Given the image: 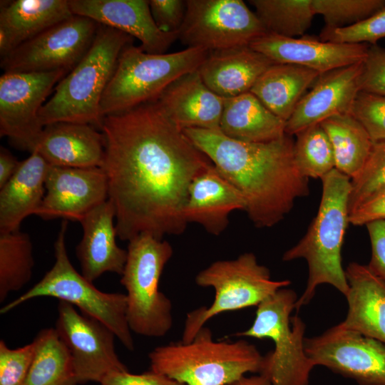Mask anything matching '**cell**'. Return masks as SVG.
Returning a JSON list of instances; mask_svg holds the SVG:
<instances>
[{
  "mask_svg": "<svg viewBox=\"0 0 385 385\" xmlns=\"http://www.w3.org/2000/svg\"><path fill=\"white\" fill-rule=\"evenodd\" d=\"M36 354L24 385H77L69 352L55 328L41 330Z\"/></svg>",
  "mask_w": 385,
  "mask_h": 385,
  "instance_id": "obj_31",
  "label": "cell"
},
{
  "mask_svg": "<svg viewBox=\"0 0 385 385\" xmlns=\"http://www.w3.org/2000/svg\"><path fill=\"white\" fill-rule=\"evenodd\" d=\"M376 220H385V189L366 200L349 214V223L361 226Z\"/></svg>",
  "mask_w": 385,
  "mask_h": 385,
  "instance_id": "obj_44",
  "label": "cell"
},
{
  "mask_svg": "<svg viewBox=\"0 0 385 385\" xmlns=\"http://www.w3.org/2000/svg\"><path fill=\"white\" fill-rule=\"evenodd\" d=\"M73 15L68 0H15L1 2V59L22 43Z\"/></svg>",
  "mask_w": 385,
  "mask_h": 385,
  "instance_id": "obj_26",
  "label": "cell"
},
{
  "mask_svg": "<svg viewBox=\"0 0 385 385\" xmlns=\"http://www.w3.org/2000/svg\"><path fill=\"white\" fill-rule=\"evenodd\" d=\"M316 14L327 28H342L362 21L385 8V0H312Z\"/></svg>",
  "mask_w": 385,
  "mask_h": 385,
  "instance_id": "obj_35",
  "label": "cell"
},
{
  "mask_svg": "<svg viewBox=\"0 0 385 385\" xmlns=\"http://www.w3.org/2000/svg\"><path fill=\"white\" fill-rule=\"evenodd\" d=\"M48 168L45 159L34 151L0 188V233L20 230L26 217L36 215L46 192Z\"/></svg>",
  "mask_w": 385,
  "mask_h": 385,
  "instance_id": "obj_27",
  "label": "cell"
},
{
  "mask_svg": "<svg viewBox=\"0 0 385 385\" xmlns=\"http://www.w3.org/2000/svg\"><path fill=\"white\" fill-rule=\"evenodd\" d=\"M321 180L322 192L316 216L303 237L282 256L284 262L302 258L308 265L306 287L295 304L297 311L310 302L321 284H330L344 296L349 289L342 249L349 223L351 178L334 168Z\"/></svg>",
  "mask_w": 385,
  "mask_h": 385,
  "instance_id": "obj_3",
  "label": "cell"
},
{
  "mask_svg": "<svg viewBox=\"0 0 385 385\" xmlns=\"http://www.w3.org/2000/svg\"><path fill=\"white\" fill-rule=\"evenodd\" d=\"M297 299L293 289H279L257 306L252 325L237 334L274 342L258 373L272 385H309L315 366L305 351V323L297 315L291 316Z\"/></svg>",
  "mask_w": 385,
  "mask_h": 385,
  "instance_id": "obj_9",
  "label": "cell"
},
{
  "mask_svg": "<svg viewBox=\"0 0 385 385\" xmlns=\"http://www.w3.org/2000/svg\"><path fill=\"white\" fill-rule=\"evenodd\" d=\"M250 46L274 63L302 66L320 74L363 62L369 46L366 43H339L319 37H285L266 33Z\"/></svg>",
  "mask_w": 385,
  "mask_h": 385,
  "instance_id": "obj_17",
  "label": "cell"
},
{
  "mask_svg": "<svg viewBox=\"0 0 385 385\" xmlns=\"http://www.w3.org/2000/svg\"><path fill=\"white\" fill-rule=\"evenodd\" d=\"M228 385H272L264 375L258 374L251 376H244Z\"/></svg>",
  "mask_w": 385,
  "mask_h": 385,
  "instance_id": "obj_46",
  "label": "cell"
},
{
  "mask_svg": "<svg viewBox=\"0 0 385 385\" xmlns=\"http://www.w3.org/2000/svg\"><path fill=\"white\" fill-rule=\"evenodd\" d=\"M350 114L364 128L373 143L385 141V96L360 91Z\"/></svg>",
  "mask_w": 385,
  "mask_h": 385,
  "instance_id": "obj_38",
  "label": "cell"
},
{
  "mask_svg": "<svg viewBox=\"0 0 385 385\" xmlns=\"http://www.w3.org/2000/svg\"><path fill=\"white\" fill-rule=\"evenodd\" d=\"M46 192L36 215L44 220L63 218L80 222L108 200V185L102 168L49 165Z\"/></svg>",
  "mask_w": 385,
  "mask_h": 385,
  "instance_id": "obj_16",
  "label": "cell"
},
{
  "mask_svg": "<svg viewBox=\"0 0 385 385\" xmlns=\"http://www.w3.org/2000/svg\"><path fill=\"white\" fill-rule=\"evenodd\" d=\"M319 75L317 71L302 66L274 63L259 77L250 92L286 122L307 89L313 86Z\"/></svg>",
  "mask_w": 385,
  "mask_h": 385,
  "instance_id": "obj_29",
  "label": "cell"
},
{
  "mask_svg": "<svg viewBox=\"0 0 385 385\" xmlns=\"http://www.w3.org/2000/svg\"><path fill=\"white\" fill-rule=\"evenodd\" d=\"M245 210L241 193L212 163L190 184L184 217L188 223L199 224L219 235L227 227L230 213Z\"/></svg>",
  "mask_w": 385,
  "mask_h": 385,
  "instance_id": "obj_22",
  "label": "cell"
},
{
  "mask_svg": "<svg viewBox=\"0 0 385 385\" xmlns=\"http://www.w3.org/2000/svg\"><path fill=\"white\" fill-rule=\"evenodd\" d=\"M385 189V141L373 143L361 171L351 179L349 214L371 197Z\"/></svg>",
  "mask_w": 385,
  "mask_h": 385,
  "instance_id": "obj_36",
  "label": "cell"
},
{
  "mask_svg": "<svg viewBox=\"0 0 385 385\" xmlns=\"http://www.w3.org/2000/svg\"><path fill=\"white\" fill-rule=\"evenodd\" d=\"M133 37L99 24L93 41L79 63L55 86L41 107L38 118L45 125L72 122L101 128V103L123 48Z\"/></svg>",
  "mask_w": 385,
  "mask_h": 385,
  "instance_id": "obj_4",
  "label": "cell"
},
{
  "mask_svg": "<svg viewBox=\"0 0 385 385\" xmlns=\"http://www.w3.org/2000/svg\"><path fill=\"white\" fill-rule=\"evenodd\" d=\"M149 6L159 29L165 32H178L185 19L186 1L150 0Z\"/></svg>",
  "mask_w": 385,
  "mask_h": 385,
  "instance_id": "obj_41",
  "label": "cell"
},
{
  "mask_svg": "<svg viewBox=\"0 0 385 385\" xmlns=\"http://www.w3.org/2000/svg\"><path fill=\"white\" fill-rule=\"evenodd\" d=\"M67 228L68 220H63L53 245V267L29 290L1 307L0 313L6 314L36 297L57 298L104 324L127 349L134 350V341L127 321L126 294L102 292L76 270L67 252Z\"/></svg>",
  "mask_w": 385,
  "mask_h": 385,
  "instance_id": "obj_6",
  "label": "cell"
},
{
  "mask_svg": "<svg viewBox=\"0 0 385 385\" xmlns=\"http://www.w3.org/2000/svg\"><path fill=\"white\" fill-rule=\"evenodd\" d=\"M55 329L69 352L78 384L100 383L110 373L128 370L115 351L113 332L73 305L59 301Z\"/></svg>",
  "mask_w": 385,
  "mask_h": 385,
  "instance_id": "obj_15",
  "label": "cell"
},
{
  "mask_svg": "<svg viewBox=\"0 0 385 385\" xmlns=\"http://www.w3.org/2000/svg\"><path fill=\"white\" fill-rule=\"evenodd\" d=\"M360 91L385 96V48L369 46L363 61Z\"/></svg>",
  "mask_w": 385,
  "mask_h": 385,
  "instance_id": "obj_40",
  "label": "cell"
},
{
  "mask_svg": "<svg viewBox=\"0 0 385 385\" xmlns=\"http://www.w3.org/2000/svg\"><path fill=\"white\" fill-rule=\"evenodd\" d=\"M209 51L199 48L152 54L133 43L121 51L115 71L104 91V116L155 101L180 76L199 68Z\"/></svg>",
  "mask_w": 385,
  "mask_h": 385,
  "instance_id": "obj_7",
  "label": "cell"
},
{
  "mask_svg": "<svg viewBox=\"0 0 385 385\" xmlns=\"http://www.w3.org/2000/svg\"><path fill=\"white\" fill-rule=\"evenodd\" d=\"M34 260L29 235L20 230L0 233V302L31 279Z\"/></svg>",
  "mask_w": 385,
  "mask_h": 385,
  "instance_id": "obj_32",
  "label": "cell"
},
{
  "mask_svg": "<svg viewBox=\"0 0 385 385\" xmlns=\"http://www.w3.org/2000/svg\"><path fill=\"white\" fill-rule=\"evenodd\" d=\"M385 37V8L368 19L342 28L324 27L319 38L339 43H370Z\"/></svg>",
  "mask_w": 385,
  "mask_h": 385,
  "instance_id": "obj_37",
  "label": "cell"
},
{
  "mask_svg": "<svg viewBox=\"0 0 385 385\" xmlns=\"http://www.w3.org/2000/svg\"><path fill=\"white\" fill-rule=\"evenodd\" d=\"M68 73L4 72L0 77V135L16 148L34 151L43 126L38 113L56 84Z\"/></svg>",
  "mask_w": 385,
  "mask_h": 385,
  "instance_id": "obj_12",
  "label": "cell"
},
{
  "mask_svg": "<svg viewBox=\"0 0 385 385\" xmlns=\"http://www.w3.org/2000/svg\"><path fill=\"white\" fill-rule=\"evenodd\" d=\"M286 122L268 110L251 92L225 98L220 130L227 137L262 143L285 133Z\"/></svg>",
  "mask_w": 385,
  "mask_h": 385,
  "instance_id": "obj_28",
  "label": "cell"
},
{
  "mask_svg": "<svg viewBox=\"0 0 385 385\" xmlns=\"http://www.w3.org/2000/svg\"><path fill=\"white\" fill-rule=\"evenodd\" d=\"M362 70L360 62L320 74L286 121L285 133L296 135L332 115L350 113L360 91Z\"/></svg>",
  "mask_w": 385,
  "mask_h": 385,
  "instance_id": "obj_19",
  "label": "cell"
},
{
  "mask_svg": "<svg viewBox=\"0 0 385 385\" xmlns=\"http://www.w3.org/2000/svg\"><path fill=\"white\" fill-rule=\"evenodd\" d=\"M274 63L250 46L211 51L198 71L204 83L224 98L249 92Z\"/></svg>",
  "mask_w": 385,
  "mask_h": 385,
  "instance_id": "obj_25",
  "label": "cell"
},
{
  "mask_svg": "<svg viewBox=\"0 0 385 385\" xmlns=\"http://www.w3.org/2000/svg\"><path fill=\"white\" fill-rule=\"evenodd\" d=\"M266 33L242 0H187L178 39L187 48L211 52L250 46Z\"/></svg>",
  "mask_w": 385,
  "mask_h": 385,
  "instance_id": "obj_11",
  "label": "cell"
},
{
  "mask_svg": "<svg viewBox=\"0 0 385 385\" xmlns=\"http://www.w3.org/2000/svg\"><path fill=\"white\" fill-rule=\"evenodd\" d=\"M34 151L51 166L101 168L105 140L91 125L58 122L43 127Z\"/></svg>",
  "mask_w": 385,
  "mask_h": 385,
  "instance_id": "obj_23",
  "label": "cell"
},
{
  "mask_svg": "<svg viewBox=\"0 0 385 385\" xmlns=\"http://www.w3.org/2000/svg\"><path fill=\"white\" fill-rule=\"evenodd\" d=\"M295 135L294 160L304 176L321 179L335 168L331 142L320 124L308 127Z\"/></svg>",
  "mask_w": 385,
  "mask_h": 385,
  "instance_id": "obj_34",
  "label": "cell"
},
{
  "mask_svg": "<svg viewBox=\"0 0 385 385\" xmlns=\"http://www.w3.org/2000/svg\"><path fill=\"white\" fill-rule=\"evenodd\" d=\"M263 357L245 340L214 341L205 327L190 342L159 346L148 354L150 370L185 385H228L259 373Z\"/></svg>",
  "mask_w": 385,
  "mask_h": 385,
  "instance_id": "obj_5",
  "label": "cell"
},
{
  "mask_svg": "<svg viewBox=\"0 0 385 385\" xmlns=\"http://www.w3.org/2000/svg\"><path fill=\"white\" fill-rule=\"evenodd\" d=\"M36 351V342L16 349L0 341V385H24Z\"/></svg>",
  "mask_w": 385,
  "mask_h": 385,
  "instance_id": "obj_39",
  "label": "cell"
},
{
  "mask_svg": "<svg viewBox=\"0 0 385 385\" xmlns=\"http://www.w3.org/2000/svg\"><path fill=\"white\" fill-rule=\"evenodd\" d=\"M345 274L348 309L340 324L385 344V281L356 262L348 265Z\"/></svg>",
  "mask_w": 385,
  "mask_h": 385,
  "instance_id": "obj_24",
  "label": "cell"
},
{
  "mask_svg": "<svg viewBox=\"0 0 385 385\" xmlns=\"http://www.w3.org/2000/svg\"><path fill=\"white\" fill-rule=\"evenodd\" d=\"M319 124L331 142L335 168L354 178L370 154L374 143L369 134L350 113L332 115Z\"/></svg>",
  "mask_w": 385,
  "mask_h": 385,
  "instance_id": "obj_30",
  "label": "cell"
},
{
  "mask_svg": "<svg viewBox=\"0 0 385 385\" xmlns=\"http://www.w3.org/2000/svg\"><path fill=\"white\" fill-rule=\"evenodd\" d=\"M99 24L78 15L22 43L1 59L4 72L71 71L84 57Z\"/></svg>",
  "mask_w": 385,
  "mask_h": 385,
  "instance_id": "obj_13",
  "label": "cell"
},
{
  "mask_svg": "<svg viewBox=\"0 0 385 385\" xmlns=\"http://www.w3.org/2000/svg\"><path fill=\"white\" fill-rule=\"evenodd\" d=\"M155 101L183 131L189 128L220 129L225 98L204 83L198 69L178 78Z\"/></svg>",
  "mask_w": 385,
  "mask_h": 385,
  "instance_id": "obj_20",
  "label": "cell"
},
{
  "mask_svg": "<svg viewBox=\"0 0 385 385\" xmlns=\"http://www.w3.org/2000/svg\"><path fill=\"white\" fill-rule=\"evenodd\" d=\"M79 222L83 236L76 253L83 276L93 282L106 272L121 275L128 251L116 242L115 212L112 202L109 200L103 202Z\"/></svg>",
  "mask_w": 385,
  "mask_h": 385,
  "instance_id": "obj_21",
  "label": "cell"
},
{
  "mask_svg": "<svg viewBox=\"0 0 385 385\" xmlns=\"http://www.w3.org/2000/svg\"><path fill=\"white\" fill-rule=\"evenodd\" d=\"M100 129L119 239L183 233L190 185L212 163L155 101L104 116Z\"/></svg>",
  "mask_w": 385,
  "mask_h": 385,
  "instance_id": "obj_1",
  "label": "cell"
},
{
  "mask_svg": "<svg viewBox=\"0 0 385 385\" xmlns=\"http://www.w3.org/2000/svg\"><path fill=\"white\" fill-rule=\"evenodd\" d=\"M371 244V259L367 265L371 270L385 281V220L366 225Z\"/></svg>",
  "mask_w": 385,
  "mask_h": 385,
  "instance_id": "obj_43",
  "label": "cell"
},
{
  "mask_svg": "<svg viewBox=\"0 0 385 385\" xmlns=\"http://www.w3.org/2000/svg\"><path fill=\"white\" fill-rule=\"evenodd\" d=\"M267 33L295 38L304 35L315 15L312 0H250Z\"/></svg>",
  "mask_w": 385,
  "mask_h": 385,
  "instance_id": "obj_33",
  "label": "cell"
},
{
  "mask_svg": "<svg viewBox=\"0 0 385 385\" xmlns=\"http://www.w3.org/2000/svg\"><path fill=\"white\" fill-rule=\"evenodd\" d=\"M120 283L127 294V321L131 332L162 337L173 326L172 303L159 289L163 270L173 250L163 239L143 233L128 241Z\"/></svg>",
  "mask_w": 385,
  "mask_h": 385,
  "instance_id": "obj_8",
  "label": "cell"
},
{
  "mask_svg": "<svg viewBox=\"0 0 385 385\" xmlns=\"http://www.w3.org/2000/svg\"><path fill=\"white\" fill-rule=\"evenodd\" d=\"M21 162L6 148H0V188H1L15 174Z\"/></svg>",
  "mask_w": 385,
  "mask_h": 385,
  "instance_id": "obj_45",
  "label": "cell"
},
{
  "mask_svg": "<svg viewBox=\"0 0 385 385\" xmlns=\"http://www.w3.org/2000/svg\"><path fill=\"white\" fill-rule=\"evenodd\" d=\"M183 132L241 193L245 211L257 227L274 226L297 198L309 193V178L294 160L292 135L252 143L230 138L220 129Z\"/></svg>",
  "mask_w": 385,
  "mask_h": 385,
  "instance_id": "obj_2",
  "label": "cell"
},
{
  "mask_svg": "<svg viewBox=\"0 0 385 385\" xmlns=\"http://www.w3.org/2000/svg\"><path fill=\"white\" fill-rule=\"evenodd\" d=\"M314 366L354 380L359 385H385V344L346 329L340 323L304 339Z\"/></svg>",
  "mask_w": 385,
  "mask_h": 385,
  "instance_id": "obj_14",
  "label": "cell"
},
{
  "mask_svg": "<svg viewBox=\"0 0 385 385\" xmlns=\"http://www.w3.org/2000/svg\"><path fill=\"white\" fill-rule=\"evenodd\" d=\"M74 15L122 32L141 42L146 53H165L178 32L163 31L156 26L147 0H68Z\"/></svg>",
  "mask_w": 385,
  "mask_h": 385,
  "instance_id": "obj_18",
  "label": "cell"
},
{
  "mask_svg": "<svg viewBox=\"0 0 385 385\" xmlns=\"http://www.w3.org/2000/svg\"><path fill=\"white\" fill-rule=\"evenodd\" d=\"M101 385H185L165 375L150 371L136 374L128 370L115 371L106 375Z\"/></svg>",
  "mask_w": 385,
  "mask_h": 385,
  "instance_id": "obj_42",
  "label": "cell"
},
{
  "mask_svg": "<svg viewBox=\"0 0 385 385\" xmlns=\"http://www.w3.org/2000/svg\"><path fill=\"white\" fill-rule=\"evenodd\" d=\"M195 282L215 291L212 304L188 314L182 342H190L205 324L217 314L258 306L283 287L288 279L274 280L269 269L260 265L255 254L245 252L232 260H217L201 270Z\"/></svg>",
  "mask_w": 385,
  "mask_h": 385,
  "instance_id": "obj_10",
  "label": "cell"
}]
</instances>
